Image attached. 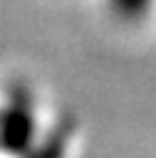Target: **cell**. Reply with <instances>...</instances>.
I'll return each instance as SVG.
<instances>
[{"instance_id": "cell-1", "label": "cell", "mask_w": 156, "mask_h": 158, "mask_svg": "<svg viewBox=\"0 0 156 158\" xmlns=\"http://www.w3.org/2000/svg\"><path fill=\"white\" fill-rule=\"evenodd\" d=\"M37 133V116L32 96L25 89H12L0 109V146L5 151H27Z\"/></svg>"}, {"instance_id": "cell-2", "label": "cell", "mask_w": 156, "mask_h": 158, "mask_svg": "<svg viewBox=\"0 0 156 158\" xmlns=\"http://www.w3.org/2000/svg\"><path fill=\"white\" fill-rule=\"evenodd\" d=\"M106 10L121 25H144L156 10V0H106Z\"/></svg>"}]
</instances>
